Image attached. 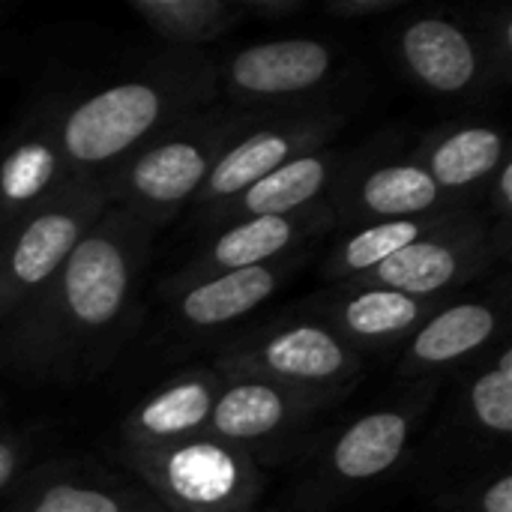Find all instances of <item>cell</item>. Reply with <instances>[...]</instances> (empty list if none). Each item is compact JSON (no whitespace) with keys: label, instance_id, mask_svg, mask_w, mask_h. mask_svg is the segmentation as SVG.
<instances>
[{"label":"cell","instance_id":"cell-21","mask_svg":"<svg viewBox=\"0 0 512 512\" xmlns=\"http://www.w3.org/2000/svg\"><path fill=\"white\" fill-rule=\"evenodd\" d=\"M222 375L213 366H189L144 393L120 420L123 450H156L210 432Z\"/></svg>","mask_w":512,"mask_h":512},{"label":"cell","instance_id":"cell-29","mask_svg":"<svg viewBox=\"0 0 512 512\" xmlns=\"http://www.w3.org/2000/svg\"><path fill=\"white\" fill-rule=\"evenodd\" d=\"M33 459V441L30 435L18 429H0V501L15 489V483L24 477Z\"/></svg>","mask_w":512,"mask_h":512},{"label":"cell","instance_id":"cell-23","mask_svg":"<svg viewBox=\"0 0 512 512\" xmlns=\"http://www.w3.org/2000/svg\"><path fill=\"white\" fill-rule=\"evenodd\" d=\"M345 153L348 150H339L330 144L324 150H312V153H303V156L285 162L282 168H276L273 174L261 177L246 192H240L234 201H228L219 210H213L210 216H204L198 222V228L213 231V228L255 219V216H288V213L306 210L318 201H327V192L342 168Z\"/></svg>","mask_w":512,"mask_h":512},{"label":"cell","instance_id":"cell-24","mask_svg":"<svg viewBox=\"0 0 512 512\" xmlns=\"http://www.w3.org/2000/svg\"><path fill=\"white\" fill-rule=\"evenodd\" d=\"M468 204H474V201H468ZM468 204H459V207H450L441 213L408 216V219H384V222H369V225L342 231L321 261V279L327 285L363 279L378 264H384L387 258H393L396 252H402L405 246H411L423 234L435 231L438 225H444L453 213H459Z\"/></svg>","mask_w":512,"mask_h":512},{"label":"cell","instance_id":"cell-18","mask_svg":"<svg viewBox=\"0 0 512 512\" xmlns=\"http://www.w3.org/2000/svg\"><path fill=\"white\" fill-rule=\"evenodd\" d=\"M57 93H42L0 132V231L78 180L54 138Z\"/></svg>","mask_w":512,"mask_h":512},{"label":"cell","instance_id":"cell-34","mask_svg":"<svg viewBox=\"0 0 512 512\" xmlns=\"http://www.w3.org/2000/svg\"><path fill=\"white\" fill-rule=\"evenodd\" d=\"M0 408H3V399H0Z\"/></svg>","mask_w":512,"mask_h":512},{"label":"cell","instance_id":"cell-27","mask_svg":"<svg viewBox=\"0 0 512 512\" xmlns=\"http://www.w3.org/2000/svg\"><path fill=\"white\" fill-rule=\"evenodd\" d=\"M480 216L489 231L492 252L498 264H510L512 258V159L501 162V168L489 177L480 198Z\"/></svg>","mask_w":512,"mask_h":512},{"label":"cell","instance_id":"cell-3","mask_svg":"<svg viewBox=\"0 0 512 512\" xmlns=\"http://www.w3.org/2000/svg\"><path fill=\"white\" fill-rule=\"evenodd\" d=\"M261 114L264 111H240L216 99L174 120L102 177L108 204L159 231L189 210L216 159Z\"/></svg>","mask_w":512,"mask_h":512},{"label":"cell","instance_id":"cell-26","mask_svg":"<svg viewBox=\"0 0 512 512\" xmlns=\"http://www.w3.org/2000/svg\"><path fill=\"white\" fill-rule=\"evenodd\" d=\"M441 512H512L510 462H492L450 480L438 495Z\"/></svg>","mask_w":512,"mask_h":512},{"label":"cell","instance_id":"cell-4","mask_svg":"<svg viewBox=\"0 0 512 512\" xmlns=\"http://www.w3.org/2000/svg\"><path fill=\"white\" fill-rule=\"evenodd\" d=\"M438 393V384H408L396 399L363 411L327 435H315L300 456L303 468L294 483L291 507L333 510L399 471Z\"/></svg>","mask_w":512,"mask_h":512},{"label":"cell","instance_id":"cell-5","mask_svg":"<svg viewBox=\"0 0 512 512\" xmlns=\"http://www.w3.org/2000/svg\"><path fill=\"white\" fill-rule=\"evenodd\" d=\"M219 375H252L339 405L366 375V360L330 327L291 309L219 342Z\"/></svg>","mask_w":512,"mask_h":512},{"label":"cell","instance_id":"cell-12","mask_svg":"<svg viewBox=\"0 0 512 512\" xmlns=\"http://www.w3.org/2000/svg\"><path fill=\"white\" fill-rule=\"evenodd\" d=\"M390 45L402 75L429 96L480 99L504 90L465 15L459 18L441 9L414 12L396 24Z\"/></svg>","mask_w":512,"mask_h":512},{"label":"cell","instance_id":"cell-6","mask_svg":"<svg viewBox=\"0 0 512 512\" xmlns=\"http://www.w3.org/2000/svg\"><path fill=\"white\" fill-rule=\"evenodd\" d=\"M117 462L165 512H255L267 474L234 444L201 435L156 450H123Z\"/></svg>","mask_w":512,"mask_h":512},{"label":"cell","instance_id":"cell-1","mask_svg":"<svg viewBox=\"0 0 512 512\" xmlns=\"http://www.w3.org/2000/svg\"><path fill=\"white\" fill-rule=\"evenodd\" d=\"M156 231L108 207L60 273L0 321V372L81 384L102 375L141 318V285Z\"/></svg>","mask_w":512,"mask_h":512},{"label":"cell","instance_id":"cell-17","mask_svg":"<svg viewBox=\"0 0 512 512\" xmlns=\"http://www.w3.org/2000/svg\"><path fill=\"white\" fill-rule=\"evenodd\" d=\"M315 249L318 246H306L258 267L228 270L174 288L162 285V294L168 297V315L189 336H219L228 327L246 321L294 276H300L303 267L315 258Z\"/></svg>","mask_w":512,"mask_h":512},{"label":"cell","instance_id":"cell-19","mask_svg":"<svg viewBox=\"0 0 512 512\" xmlns=\"http://www.w3.org/2000/svg\"><path fill=\"white\" fill-rule=\"evenodd\" d=\"M447 432L474 468L504 462L512 441V345L510 336L486 357L456 375L447 411Z\"/></svg>","mask_w":512,"mask_h":512},{"label":"cell","instance_id":"cell-28","mask_svg":"<svg viewBox=\"0 0 512 512\" xmlns=\"http://www.w3.org/2000/svg\"><path fill=\"white\" fill-rule=\"evenodd\" d=\"M465 18L474 24L477 36H480V42H483L492 66H495L498 81L507 90L512 84V9L507 3L477 6Z\"/></svg>","mask_w":512,"mask_h":512},{"label":"cell","instance_id":"cell-20","mask_svg":"<svg viewBox=\"0 0 512 512\" xmlns=\"http://www.w3.org/2000/svg\"><path fill=\"white\" fill-rule=\"evenodd\" d=\"M3 512H165L135 480L84 459H51L24 471Z\"/></svg>","mask_w":512,"mask_h":512},{"label":"cell","instance_id":"cell-7","mask_svg":"<svg viewBox=\"0 0 512 512\" xmlns=\"http://www.w3.org/2000/svg\"><path fill=\"white\" fill-rule=\"evenodd\" d=\"M108 207L102 177H78L0 231V321L60 273Z\"/></svg>","mask_w":512,"mask_h":512},{"label":"cell","instance_id":"cell-16","mask_svg":"<svg viewBox=\"0 0 512 512\" xmlns=\"http://www.w3.org/2000/svg\"><path fill=\"white\" fill-rule=\"evenodd\" d=\"M444 300H420L375 282H336L306 297L297 312L330 327L363 360L405 345Z\"/></svg>","mask_w":512,"mask_h":512},{"label":"cell","instance_id":"cell-2","mask_svg":"<svg viewBox=\"0 0 512 512\" xmlns=\"http://www.w3.org/2000/svg\"><path fill=\"white\" fill-rule=\"evenodd\" d=\"M216 99L213 57L207 51L162 48L75 99L60 90L54 138L75 177H105L156 132Z\"/></svg>","mask_w":512,"mask_h":512},{"label":"cell","instance_id":"cell-15","mask_svg":"<svg viewBox=\"0 0 512 512\" xmlns=\"http://www.w3.org/2000/svg\"><path fill=\"white\" fill-rule=\"evenodd\" d=\"M336 228L339 225L327 201H318L288 216H255V219L231 222V225L207 231L198 249L162 285L174 288V285H186V282L207 279L216 273L258 267V264L285 258L297 249L318 246L324 237L336 234Z\"/></svg>","mask_w":512,"mask_h":512},{"label":"cell","instance_id":"cell-11","mask_svg":"<svg viewBox=\"0 0 512 512\" xmlns=\"http://www.w3.org/2000/svg\"><path fill=\"white\" fill-rule=\"evenodd\" d=\"M336 408L264 378L222 375V390L213 405L210 435L243 450L258 468L300 459L315 441V423Z\"/></svg>","mask_w":512,"mask_h":512},{"label":"cell","instance_id":"cell-22","mask_svg":"<svg viewBox=\"0 0 512 512\" xmlns=\"http://www.w3.org/2000/svg\"><path fill=\"white\" fill-rule=\"evenodd\" d=\"M408 153L447 195L477 201L489 177L510 159V144L492 120H450L420 135Z\"/></svg>","mask_w":512,"mask_h":512},{"label":"cell","instance_id":"cell-25","mask_svg":"<svg viewBox=\"0 0 512 512\" xmlns=\"http://www.w3.org/2000/svg\"><path fill=\"white\" fill-rule=\"evenodd\" d=\"M129 9L177 51H204L246 21L240 0H129Z\"/></svg>","mask_w":512,"mask_h":512},{"label":"cell","instance_id":"cell-33","mask_svg":"<svg viewBox=\"0 0 512 512\" xmlns=\"http://www.w3.org/2000/svg\"><path fill=\"white\" fill-rule=\"evenodd\" d=\"M9 9H12V6H9V3H3V0H0V21H3V18H6V15H9Z\"/></svg>","mask_w":512,"mask_h":512},{"label":"cell","instance_id":"cell-9","mask_svg":"<svg viewBox=\"0 0 512 512\" xmlns=\"http://www.w3.org/2000/svg\"><path fill=\"white\" fill-rule=\"evenodd\" d=\"M327 204L333 207L336 231H351L369 222L441 213L468 204V198L447 195L399 144V135L387 132L345 153Z\"/></svg>","mask_w":512,"mask_h":512},{"label":"cell","instance_id":"cell-32","mask_svg":"<svg viewBox=\"0 0 512 512\" xmlns=\"http://www.w3.org/2000/svg\"><path fill=\"white\" fill-rule=\"evenodd\" d=\"M18 54H21L18 42H15V39H3V36H0V75H6V72L15 66Z\"/></svg>","mask_w":512,"mask_h":512},{"label":"cell","instance_id":"cell-14","mask_svg":"<svg viewBox=\"0 0 512 512\" xmlns=\"http://www.w3.org/2000/svg\"><path fill=\"white\" fill-rule=\"evenodd\" d=\"M495 264L498 258L492 252L480 204L474 201L435 231L378 264L363 276V282L396 288L420 300H453L462 288L489 276Z\"/></svg>","mask_w":512,"mask_h":512},{"label":"cell","instance_id":"cell-8","mask_svg":"<svg viewBox=\"0 0 512 512\" xmlns=\"http://www.w3.org/2000/svg\"><path fill=\"white\" fill-rule=\"evenodd\" d=\"M342 51L324 36H282L213 57L219 102L240 111H285L327 102Z\"/></svg>","mask_w":512,"mask_h":512},{"label":"cell","instance_id":"cell-10","mask_svg":"<svg viewBox=\"0 0 512 512\" xmlns=\"http://www.w3.org/2000/svg\"><path fill=\"white\" fill-rule=\"evenodd\" d=\"M348 123V111L342 105L318 102L285 111H264L225 153L216 159L204 186L189 204V216L198 225L204 216L234 201L261 177L273 174L285 162L324 150L333 144L339 129Z\"/></svg>","mask_w":512,"mask_h":512},{"label":"cell","instance_id":"cell-31","mask_svg":"<svg viewBox=\"0 0 512 512\" xmlns=\"http://www.w3.org/2000/svg\"><path fill=\"white\" fill-rule=\"evenodd\" d=\"M243 18L255 24H288L309 12L306 0H240Z\"/></svg>","mask_w":512,"mask_h":512},{"label":"cell","instance_id":"cell-13","mask_svg":"<svg viewBox=\"0 0 512 512\" xmlns=\"http://www.w3.org/2000/svg\"><path fill=\"white\" fill-rule=\"evenodd\" d=\"M510 336V279L507 270L492 291L444 300L420 330L402 345L399 378L405 384H438L456 378L498 342Z\"/></svg>","mask_w":512,"mask_h":512},{"label":"cell","instance_id":"cell-30","mask_svg":"<svg viewBox=\"0 0 512 512\" xmlns=\"http://www.w3.org/2000/svg\"><path fill=\"white\" fill-rule=\"evenodd\" d=\"M402 6L405 0H324L321 15L336 24H360V21L393 15Z\"/></svg>","mask_w":512,"mask_h":512}]
</instances>
